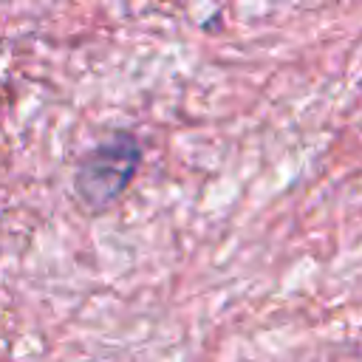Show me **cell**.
Returning a JSON list of instances; mask_svg holds the SVG:
<instances>
[{
  "label": "cell",
  "mask_w": 362,
  "mask_h": 362,
  "mask_svg": "<svg viewBox=\"0 0 362 362\" xmlns=\"http://www.w3.org/2000/svg\"><path fill=\"white\" fill-rule=\"evenodd\" d=\"M141 161V147L130 133H116L113 139L93 147L76 170V192L90 209L110 206L130 184Z\"/></svg>",
  "instance_id": "1"
}]
</instances>
